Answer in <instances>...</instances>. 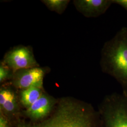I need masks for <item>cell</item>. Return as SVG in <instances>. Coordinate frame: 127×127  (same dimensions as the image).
Returning <instances> with one entry per match:
<instances>
[{"label":"cell","instance_id":"5b68a950","mask_svg":"<svg viewBox=\"0 0 127 127\" xmlns=\"http://www.w3.org/2000/svg\"><path fill=\"white\" fill-rule=\"evenodd\" d=\"M2 61L13 72L26 68L40 67L34 56L32 47L19 45L8 51Z\"/></svg>","mask_w":127,"mask_h":127},{"label":"cell","instance_id":"52a82bcc","mask_svg":"<svg viewBox=\"0 0 127 127\" xmlns=\"http://www.w3.org/2000/svg\"><path fill=\"white\" fill-rule=\"evenodd\" d=\"M58 100L45 91L34 104L22 110V116L32 122L41 121L52 112Z\"/></svg>","mask_w":127,"mask_h":127},{"label":"cell","instance_id":"8fae6325","mask_svg":"<svg viewBox=\"0 0 127 127\" xmlns=\"http://www.w3.org/2000/svg\"><path fill=\"white\" fill-rule=\"evenodd\" d=\"M13 71L2 61L0 63V82L4 84L8 81H10L12 77Z\"/></svg>","mask_w":127,"mask_h":127},{"label":"cell","instance_id":"7a4b0ae2","mask_svg":"<svg viewBox=\"0 0 127 127\" xmlns=\"http://www.w3.org/2000/svg\"><path fill=\"white\" fill-rule=\"evenodd\" d=\"M101 54L103 72L114 77L127 92V28H122L105 43Z\"/></svg>","mask_w":127,"mask_h":127},{"label":"cell","instance_id":"6da1fadb","mask_svg":"<svg viewBox=\"0 0 127 127\" xmlns=\"http://www.w3.org/2000/svg\"><path fill=\"white\" fill-rule=\"evenodd\" d=\"M15 127H101L100 116L93 106L73 97L60 98L45 119L37 122L21 118Z\"/></svg>","mask_w":127,"mask_h":127},{"label":"cell","instance_id":"7c38bea8","mask_svg":"<svg viewBox=\"0 0 127 127\" xmlns=\"http://www.w3.org/2000/svg\"><path fill=\"white\" fill-rule=\"evenodd\" d=\"M0 127H15V125L9 118L0 113Z\"/></svg>","mask_w":127,"mask_h":127},{"label":"cell","instance_id":"277c9868","mask_svg":"<svg viewBox=\"0 0 127 127\" xmlns=\"http://www.w3.org/2000/svg\"><path fill=\"white\" fill-rule=\"evenodd\" d=\"M21 109L17 91L9 83L2 84L0 88V113L9 118L15 126L22 118Z\"/></svg>","mask_w":127,"mask_h":127},{"label":"cell","instance_id":"8992f818","mask_svg":"<svg viewBox=\"0 0 127 127\" xmlns=\"http://www.w3.org/2000/svg\"><path fill=\"white\" fill-rule=\"evenodd\" d=\"M47 70L40 67L18 70L14 72L9 84L18 91L32 86H43Z\"/></svg>","mask_w":127,"mask_h":127},{"label":"cell","instance_id":"3957f363","mask_svg":"<svg viewBox=\"0 0 127 127\" xmlns=\"http://www.w3.org/2000/svg\"><path fill=\"white\" fill-rule=\"evenodd\" d=\"M98 111L101 127H127V92L106 95Z\"/></svg>","mask_w":127,"mask_h":127},{"label":"cell","instance_id":"4fadbf2b","mask_svg":"<svg viewBox=\"0 0 127 127\" xmlns=\"http://www.w3.org/2000/svg\"><path fill=\"white\" fill-rule=\"evenodd\" d=\"M113 3H116L122 6L127 11V0H112Z\"/></svg>","mask_w":127,"mask_h":127},{"label":"cell","instance_id":"30bf717a","mask_svg":"<svg viewBox=\"0 0 127 127\" xmlns=\"http://www.w3.org/2000/svg\"><path fill=\"white\" fill-rule=\"evenodd\" d=\"M42 3L51 11L59 14H62L66 9L69 0H42Z\"/></svg>","mask_w":127,"mask_h":127},{"label":"cell","instance_id":"ba28073f","mask_svg":"<svg viewBox=\"0 0 127 127\" xmlns=\"http://www.w3.org/2000/svg\"><path fill=\"white\" fill-rule=\"evenodd\" d=\"M113 3L112 0H74L78 12L86 18H96L104 14Z\"/></svg>","mask_w":127,"mask_h":127},{"label":"cell","instance_id":"9c48e42d","mask_svg":"<svg viewBox=\"0 0 127 127\" xmlns=\"http://www.w3.org/2000/svg\"><path fill=\"white\" fill-rule=\"evenodd\" d=\"M45 92L43 86H32L18 91L19 101L22 108L27 109L34 104Z\"/></svg>","mask_w":127,"mask_h":127}]
</instances>
